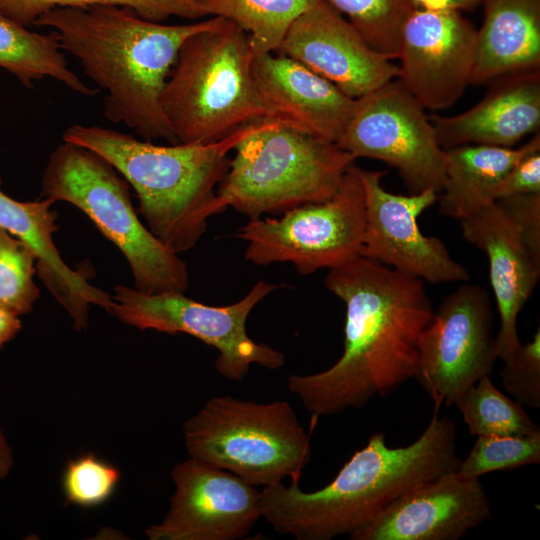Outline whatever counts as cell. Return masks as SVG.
I'll return each mask as SVG.
<instances>
[{
	"instance_id": "8",
	"label": "cell",
	"mask_w": 540,
	"mask_h": 540,
	"mask_svg": "<svg viewBox=\"0 0 540 540\" xmlns=\"http://www.w3.org/2000/svg\"><path fill=\"white\" fill-rule=\"evenodd\" d=\"M183 430L190 458L254 486L282 482L287 476L300 479L312 458L310 437L284 400L260 404L216 396Z\"/></svg>"
},
{
	"instance_id": "29",
	"label": "cell",
	"mask_w": 540,
	"mask_h": 540,
	"mask_svg": "<svg viewBox=\"0 0 540 540\" xmlns=\"http://www.w3.org/2000/svg\"><path fill=\"white\" fill-rule=\"evenodd\" d=\"M35 274L33 251L0 228V305L18 316L31 312L40 297L33 280Z\"/></svg>"
},
{
	"instance_id": "22",
	"label": "cell",
	"mask_w": 540,
	"mask_h": 540,
	"mask_svg": "<svg viewBox=\"0 0 540 540\" xmlns=\"http://www.w3.org/2000/svg\"><path fill=\"white\" fill-rule=\"evenodd\" d=\"M471 84L540 69V0H483Z\"/></svg>"
},
{
	"instance_id": "33",
	"label": "cell",
	"mask_w": 540,
	"mask_h": 540,
	"mask_svg": "<svg viewBox=\"0 0 540 540\" xmlns=\"http://www.w3.org/2000/svg\"><path fill=\"white\" fill-rule=\"evenodd\" d=\"M510 218L528 249L540 257V193L496 200Z\"/></svg>"
},
{
	"instance_id": "18",
	"label": "cell",
	"mask_w": 540,
	"mask_h": 540,
	"mask_svg": "<svg viewBox=\"0 0 540 540\" xmlns=\"http://www.w3.org/2000/svg\"><path fill=\"white\" fill-rule=\"evenodd\" d=\"M252 75L269 118L302 133L336 143L353 115L356 99L288 56L255 55Z\"/></svg>"
},
{
	"instance_id": "11",
	"label": "cell",
	"mask_w": 540,
	"mask_h": 540,
	"mask_svg": "<svg viewBox=\"0 0 540 540\" xmlns=\"http://www.w3.org/2000/svg\"><path fill=\"white\" fill-rule=\"evenodd\" d=\"M425 108L393 79L356 99L353 115L336 144L355 159L371 158L395 168L410 194L442 191L446 151Z\"/></svg>"
},
{
	"instance_id": "5",
	"label": "cell",
	"mask_w": 540,
	"mask_h": 540,
	"mask_svg": "<svg viewBox=\"0 0 540 540\" xmlns=\"http://www.w3.org/2000/svg\"><path fill=\"white\" fill-rule=\"evenodd\" d=\"M248 34L233 21L216 22L180 47L161 95L177 143H210L269 118L254 84Z\"/></svg>"
},
{
	"instance_id": "35",
	"label": "cell",
	"mask_w": 540,
	"mask_h": 540,
	"mask_svg": "<svg viewBox=\"0 0 540 540\" xmlns=\"http://www.w3.org/2000/svg\"><path fill=\"white\" fill-rule=\"evenodd\" d=\"M413 8L434 10H471L482 4L483 0H409Z\"/></svg>"
},
{
	"instance_id": "15",
	"label": "cell",
	"mask_w": 540,
	"mask_h": 540,
	"mask_svg": "<svg viewBox=\"0 0 540 540\" xmlns=\"http://www.w3.org/2000/svg\"><path fill=\"white\" fill-rule=\"evenodd\" d=\"M171 476L176 490L164 519L145 529L150 540H237L261 516L260 491L229 471L190 458Z\"/></svg>"
},
{
	"instance_id": "25",
	"label": "cell",
	"mask_w": 540,
	"mask_h": 540,
	"mask_svg": "<svg viewBox=\"0 0 540 540\" xmlns=\"http://www.w3.org/2000/svg\"><path fill=\"white\" fill-rule=\"evenodd\" d=\"M321 0H206L212 16L233 21L249 37L255 55L275 52L293 22Z\"/></svg>"
},
{
	"instance_id": "37",
	"label": "cell",
	"mask_w": 540,
	"mask_h": 540,
	"mask_svg": "<svg viewBox=\"0 0 540 540\" xmlns=\"http://www.w3.org/2000/svg\"><path fill=\"white\" fill-rule=\"evenodd\" d=\"M14 464L12 449L4 433L0 429V479H4L11 472Z\"/></svg>"
},
{
	"instance_id": "34",
	"label": "cell",
	"mask_w": 540,
	"mask_h": 540,
	"mask_svg": "<svg viewBox=\"0 0 540 540\" xmlns=\"http://www.w3.org/2000/svg\"><path fill=\"white\" fill-rule=\"evenodd\" d=\"M540 193V139L524 153L500 181L495 201L500 198Z\"/></svg>"
},
{
	"instance_id": "17",
	"label": "cell",
	"mask_w": 540,
	"mask_h": 540,
	"mask_svg": "<svg viewBox=\"0 0 540 540\" xmlns=\"http://www.w3.org/2000/svg\"><path fill=\"white\" fill-rule=\"evenodd\" d=\"M491 518L479 478L442 475L392 502L351 540H458Z\"/></svg>"
},
{
	"instance_id": "26",
	"label": "cell",
	"mask_w": 540,
	"mask_h": 540,
	"mask_svg": "<svg viewBox=\"0 0 540 540\" xmlns=\"http://www.w3.org/2000/svg\"><path fill=\"white\" fill-rule=\"evenodd\" d=\"M469 433L476 436H526L540 432L523 405L498 390L486 375L454 404Z\"/></svg>"
},
{
	"instance_id": "14",
	"label": "cell",
	"mask_w": 540,
	"mask_h": 540,
	"mask_svg": "<svg viewBox=\"0 0 540 540\" xmlns=\"http://www.w3.org/2000/svg\"><path fill=\"white\" fill-rule=\"evenodd\" d=\"M477 29L461 12L414 8L400 39L398 79L425 108L452 106L471 84Z\"/></svg>"
},
{
	"instance_id": "12",
	"label": "cell",
	"mask_w": 540,
	"mask_h": 540,
	"mask_svg": "<svg viewBox=\"0 0 540 540\" xmlns=\"http://www.w3.org/2000/svg\"><path fill=\"white\" fill-rule=\"evenodd\" d=\"M498 358L486 290L464 284L447 295L420 335L415 379L435 406L454 405Z\"/></svg>"
},
{
	"instance_id": "27",
	"label": "cell",
	"mask_w": 540,
	"mask_h": 540,
	"mask_svg": "<svg viewBox=\"0 0 540 540\" xmlns=\"http://www.w3.org/2000/svg\"><path fill=\"white\" fill-rule=\"evenodd\" d=\"M94 5L127 7L140 17L162 22L170 17L199 19L210 16L208 10L194 0H0V11L27 27L42 14L55 8H84Z\"/></svg>"
},
{
	"instance_id": "3",
	"label": "cell",
	"mask_w": 540,
	"mask_h": 540,
	"mask_svg": "<svg viewBox=\"0 0 540 540\" xmlns=\"http://www.w3.org/2000/svg\"><path fill=\"white\" fill-rule=\"evenodd\" d=\"M423 433L403 447L387 445L374 433L325 487L302 491L299 479L267 485L260 492L261 516L297 540H330L351 535L403 495L457 471L455 423L439 407Z\"/></svg>"
},
{
	"instance_id": "21",
	"label": "cell",
	"mask_w": 540,
	"mask_h": 540,
	"mask_svg": "<svg viewBox=\"0 0 540 540\" xmlns=\"http://www.w3.org/2000/svg\"><path fill=\"white\" fill-rule=\"evenodd\" d=\"M0 228L24 242L35 254L36 273L50 293L66 309L78 330L88 324L90 304L108 309L111 295L91 285L86 277L61 258L53 234L58 230L57 211L50 199L20 202L1 190Z\"/></svg>"
},
{
	"instance_id": "20",
	"label": "cell",
	"mask_w": 540,
	"mask_h": 540,
	"mask_svg": "<svg viewBox=\"0 0 540 540\" xmlns=\"http://www.w3.org/2000/svg\"><path fill=\"white\" fill-rule=\"evenodd\" d=\"M484 97L452 116H429L444 149L479 144L513 147L540 127V69L513 72L489 82Z\"/></svg>"
},
{
	"instance_id": "1",
	"label": "cell",
	"mask_w": 540,
	"mask_h": 540,
	"mask_svg": "<svg viewBox=\"0 0 540 540\" xmlns=\"http://www.w3.org/2000/svg\"><path fill=\"white\" fill-rule=\"evenodd\" d=\"M328 270L325 286L346 306L343 354L287 380L315 418L361 409L415 378L419 338L434 314L421 279L363 256Z\"/></svg>"
},
{
	"instance_id": "38",
	"label": "cell",
	"mask_w": 540,
	"mask_h": 540,
	"mask_svg": "<svg viewBox=\"0 0 540 540\" xmlns=\"http://www.w3.org/2000/svg\"><path fill=\"white\" fill-rule=\"evenodd\" d=\"M194 1H196L197 3L201 4L202 6H204V2H205L206 0H194Z\"/></svg>"
},
{
	"instance_id": "2",
	"label": "cell",
	"mask_w": 540,
	"mask_h": 540,
	"mask_svg": "<svg viewBox=\"0 0 540 540\" xmlns=\"http://www.w3.org/2000/svg\"><path fill=\"white\" fill-rule=\"evenodd\" d=\"M217 16L188 24L146 20L127 7L55 8L33 25L53 30L62 50L106 91L105 117L142 139L178 144L161 107V95L178 51Z\"/></svg>"
},
{
	"instance_id": "7",
	"label": "cell",
	"mask_w": 540,
	"mask_h": 540,
	"mask_svg": "<svg viewBox=\"0 0 540 540\" xmlns=\"http://www.w3.org/2000/svg\"><path fill=\"white\" fill-rule=\"evenodd\" d=\"M41 185L44 198L80 209L120 249L136 290L149 295L186 292L187 264L142 224L129 184L103 157L63 141L51 152Z\"/></svg>"
},
{
	"instance_id": "24",
	"label": "cell",
	"mask_w": 540,
	"mask_h": 540,
	"mask_svg": "<svg viewBox=\"0 0 540 540\" xmlns=\"http://www.w3.org/2000/svg\"><path fill=\"white\" fill-rule=\"evenodd\" d=\"M53 32L48 35L28 30L0 11V67L27 88L45 77L53 78L76 93L93 96L91 88L69 68Z\"/></svg>"
},
{
	"instance_id": "23",
	"label": "cell",
	"mask_w": 540,
	"mask_h": 540,
	"mask_svg": "<svg viewBox=\"0 0 540 540\" xmlns=\"http://www.w3.org/2000/svg\"><path fill=\"white\" fill-rule=\"evenodd\" d=\"M540 139L537 132L519 148L469 144L446 151V177L438 195L439 212L463 219L495 201L503 177Z\"/></svg>"
},
{
	"instance_id": "32",
	"label": "cell",
	"mask_w": 540,
	"mask_h": 540,
	"mask_svg": "<svg viewBox=\"0 0 540 540\" xmlns=\"http://www.w3.org/2000/svg\"><path fill=\"white\" fill-rule=\"evenodd\" d=\"M503 362L500 376L506 391L523 406L540 408V330Z\"/></svg>"
},
{
	"instance_id": "28",
	"label": "cell",
	"mask_w": 540,
	"mask_h": 540,
	"mask_svg": "<svg viewBox=\"0 0 540 540\" xmlns=\"http://www.w3.org/2000/svg\"><path fill=\"white\" fill-rule=\"evenodd\" d=\"M379 53L397 59L403 24L414 9L409 0H326Z\"/></svg>"
},
{
	"instance_id": "36",
	"label": "cell",
	"mask_w": 540,
	"mask_h": 540,
	"mask_svg": "<svg viewBox=\"0 0 540 540\" xmlns=\"http://www.w3.org/2000/svg\"><path fill=\"white\" fill-rule=\"evenodd\" d=\"M21 328L19 316L0 305V349L11 341Z\"/></svg>"
},
{
	"instance_id": "6",
	"label": "cell",
	"mask_w": 540,
	"mask_h": 540,
	"mask_svg": "<svg viewBox=\"0 0 540 540\" xmlns=\"http://www.w3.org/2000/svg\"><path fill=\"white\" fill-rule=\"evenodd\" d=\"M233 150L217 195L249 219L329 199L355 161L336 143L272 118H265Z\"/></svg>"
},
{
	"instance_id": "4",
	"label": "cell",
	"mask_w": 540,
	"mask_h": 540,
	"mask_svg": "<svg viewBox=\"0 0 540 540\" xmlns=\"http://www.w3.org/2000/svg\"><path fill=\"white\" fill-rule=\"evenodd\" d=\"M263 120L210 143L159 145L80 124L68 127L62 137L108 161L136 192L137 212L151 233L179 254L194 248L209 218L228 207L216 189L228 171V153Z\"/></svg>"
},
{
	"instance_id": "16",
	"label": "cell",
	"mask_w": 540,
	"mask_h": 540,
	"mask_svg": "<svg viewBox=\"0 0 540 540\" xmlns=\"http://www.w3.org/2000/svg\"><path fill=\"white\" fill-rule=\"evenodd\" d=\"M275 53L300 62L353 99L399 76L392 59L368 45L326 0L293 22Z\"/></svg>"
},
{
	"instance_id": "9",
	"label": "cell",
	"mask_w": 540,
	"mask_h": 540,
	"mask_svg": "<svg viewBox=\"0 0 540 540\" xmlns=\"http://www.w3.org/2000/svg\"><path fill=\"white\" fill-rule=\"evenodd\" d=\"M282 286L284 284L260 280L241 300L227 306H210L180 292L149 295L117 285L106 311L141 330L153 329L170 335L183 333L198 338L219 352L215 362L219 374L241 381L251 364L271 370L285 364L283 353L266 343L255 342L246 331L247 318L253 308Z\"/></svg>"
},
{
	"instance_id": "13",
	"label": "cell",
	"mask_w": 540,
	"mask_h": 540,
	"mask_svg": "<svg viewBox=\"0 0 540 540\" xmlns=\"http://www.w3.org/2000/svg\"><path fill=\"white\" fill-rule=\"evenodd\" d=\"M365 194L366 223L361 256L429 283L465 282L467 269L454 260L443 241L424 235L418 217L438 200L427 189L402 195L387 191V170H367L353 164Z\"/></svg>"
},
{
	"instance_id": "19",
	"label": "cell",
	"mask_w": 540,
	"mask_h": 540,
	"mask_svg": "<svg viewBox=\"0 0 540 540\" xmlns=\"http://www.w3.org/2000/svg\"><path fill=\"white\" fill-rule=\"evenodd\" d=\"M460 221L463 237L488 257L489 278L500 317L497 353L505 361L522 345L517 318L539 281L540 257L528 249L497 201Z\"/></svg>"
},
{
	"instance_id": "31",
	"label": "cell",
	"mask_w": 540,
	"mask_h": 540,
	"mask_svg": "<svg viewBox=\"0 0 540 540\" xmlns=\"http://www.w3.org/2000/svg\"><path fill=\"white\" fill-rule=\"evenodd\" d=\"M120 480L119 469L86 453L70 460L62 477V488L68 503L80 507H95L106 502Z\"/></svg>"
},
{
	"instance_id": "30",
	"label": "cell",
	"mask_w": 540,
	"mask_h": 540,
	"mask_svg": "<svg viewBox=\"0 0 540 540\" xmlns=\"http://www.w3.org/2000/svg\"><path fill=\"white\" fill-rule=\"evenodd\" d=\"M457 470L465 477L480 476L540 463V432L526 436H477Z\"/></svg>"
},
{
	"instance_id": "10",
	"label": "cell",
	"mask_w": 540,
	"mask_h": 540,
	"mask_svg": "<svg viewBox=\"0 0 540 540\" xmlns=\"http://www.w3.org/2000/svg\"><path fill=\"white\" fill-rule=\"evenodd\" d=\"M366 223L365 194L353 165L336 193L279 218H254L236 236L248 242L245 259L255 265L289 262L309 275L361 256Z\"/></svg>"
}]
</instances>
